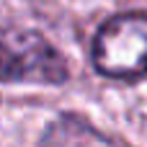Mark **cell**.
<instances>
[{
    "instance_id": "cell-1",
    "label": "cell",
    "mask_w": 147,
    "mask_h": 147,
    "mask_svg": "<svg viewBox=\"0 0 147 147\" xmlns=\"http://www.w3.org/2000/svg\"><path fill=\"white\" fill-rule=\"evenodd\" d=\"M93 65L114 80L147 75V13L132 10L109 18L93 39Z\"/></svg>"
},
{
    "instance_id": "cell-2",
    "label": "cell",
    "mask_w": 147,
    "mask_h": 147,
    "mask_svg": "<svg viewBox=\"0 0 147 147\" xmlns=\"http://www.w3.org/2000/svg\"><path fill=\"white\" fill-rule=\"evenodd\" d=\"M0 80L59 85L67 80V62L41 34L8 28L0 34Z\"/></svg>"
}]
</instances>
